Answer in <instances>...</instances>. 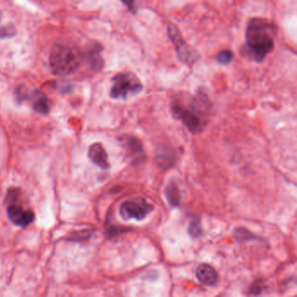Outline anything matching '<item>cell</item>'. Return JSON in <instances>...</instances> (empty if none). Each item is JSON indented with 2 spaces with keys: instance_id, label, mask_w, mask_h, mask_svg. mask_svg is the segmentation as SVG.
I'll return each instance as SVG.
<instances>
[{
  "instance_id": "cell-6",
  "label": "cell",
  "mask_w": 297,
  "mask_h": 297,
  "mask_svg": "<svg viewBox=\"0 0 297 297\" xmlns=\"http://www.w3.org/2000/svg\"><path fill=\"white\" fill-rule=\"evenodd\" d=\"M168 36L176 49L178 59L187 65H193L198 59V53L184 41L176 25L170 24L167 28Z\"/></svg>"
},
{
  "instance_id": "cell-3",
  "label": "cell",
  "mask_w": 297,
  "mask_h": 297,
  "mask_svg": "<svg viewBox=\"0 0 297 297\" xmlns=\"http://www.w3.org/2000/svg\"><path fill=\"white\" fill-rule=\"evenodd\" d=\"M84 55L80 50L69 45L57 44L50 53V67L58 76H68L81 67Z\"/></svg>"
},
{
  "instance_id": "cell-16",
  "label": "cell",
  "mask_w": 297,
  "mask_h": 297,
  "mask_svg": "<svg viewBox=\"0 0 297 297\" xmlns=\"http://www.w3.org/2000/svg\"><path fill=\"white\" fill-rule=\"evenodd\" d=\"M233 57H234V53L232 51L224 50V51H221L218 53V55L216 56V60L221 65H227V64L231 62Z\"/></svg>"
},
{
  "instance_id": "cell-15",
  "label": "cell",
  "mask_w": 297,
  "mask_h": 297,
  "mask_svg": "<svg viewBox=\"0 0 297 297\" xmlns=\"http://www.w3.org/2000/svg\"><path fill=\"white\" fill-rule=\"evenodd\" d=\"M234 236L239 241H249V240H254L256 238L254 234H252L243 228L235 229L234 231Z\"/></svg>"
},
{
  "instance_id": "cell-17",
  "label": "cell",
  "mask_w": 297,
  "mask_h": 297,
  "mask_svg": "<svg viewBox=\"0 0 297 297\" xmlns=\"http://www.w3.org/2000/svg\"><path fill=\"white\" fill-rule=\"evenodd\" d=\"M16 34L15 28L13 25H7L0 28V38L13 37Z\"/></svg>"
},
{
  "instance_id": "cell-8",
  "label": "cell",
  "mask_w": 297,
  "mask_h": 297,
  "mask_svg": "<svg viewBox=\"0 0 297 297\" xmlns=\"http://www.w3.org/2000/svg\"><path fill=\"white\" fill-rule=\"evenodd\" d=\"M22 99H30L31 100L32 108L41 115H47L51 108V101L48 97L41 91H32L31 93H25V91L20 92Z\"/></svg>"
},
{
  "instance_id": "cell-5",
  "label": "cell",
  "mask_w": 297,
  "mask_h": 297,
  "mask_svg": "<svg viewBox=\"0 0 297 297\" xmlns=\"http://www.w3.org/2000/svg\"><path fill=\"white\" fill-rule=\"evenodd\" d=\"M19 195V193L17 192V189H13V191H9L7 194V214L12 222L17 226L25 228L34 220V213L31 209H25L20 204L18 200Z\"/></svg>"
},
{
  "instance_id": "cell-20",
  "label": "cell",
  "mask_w": 297,
  "mask_h": 297,
  "mask_svg": "<svg viewBox=\"0 0 297 297\" xmlns=\"http://www.w3.org/2000/svg\"><path fill=\"white\" fill-rule=\"evenodd\" d=\"M1 17H2V15H1V13H0V20H1Z\"/></svg>"
},
{
  "instance_id": "cell-7",
  "label": "cell",
  "mask_w": 297,
  "mask_h": 297,
  "mask_svg": "<svg viewBox=\"0 0 297 297\" xmlns=\"http://www.w3.org/2000/svg\"><path fill=\"white\" fill-rule=\"evenodd\" d=\"M154 210V206L144 199L125 201L120 207V214L125 220H141Z\"/></svg>"
},
{
  "instance_id": "cell-13",
  "label": "cell",
  "mask_w": 297,
  "mask_h": 297,
  "mask_svg": "<svg viewBox=\"0 0 297 297\" xmlns=\"http://www.w3.org/2000/svg\"><path fill=\"white\" fill-rule=\"evenodd\" d=\"M125 144L127 145V149L129 150L131 155H138L139 154H142L143 147L141 143L139 140L134 137H128L125 141Z\"/></svg>"
},
{
  "instance_id": "cell-2",
  "label": "cell",
  "mask_w": 297,
  "mask_h": 297,
  "mask_svg": "<svg viewBox=\"0 0 297 297\" xmlns=\"http://www.w3.org/2000/svg\"><path fill=\"white\" fill-rule=\"evenodd\" d=\"M276 28L266 19L254 18L249 20L246 30V46L257 62H262L275 47Z\"/></svg>"
},
{
  "instance_id": "cell-14",
  "label": "cell",
  "mask_w": 297,
  "mask_h": 297,
  "mask_svg": "<svg viewBox=\"0 0 297 297\" xmlns=\"http://www.w3.org/2000/svg\"><path fill=\"white\" fill-rule=\"evenodd\" d=\"M202 233L201 226V220L198 217H194L189 227V234L193 238H197Z\"/></svg>"
},
{
  "instance_id": "cell-10",
  "label": "cell",
  "mask_w": 297,
  "mask_h": 297,
  "mask_svg": "<svg viewBox=\"0 0 297 297\" xmlns=\"http://www.w3.org/2000/svg\"><path fill=\"white\" fill-rule=\"evenodd\" d=\"M195 275H196L199 282L203 285H206V286H209V287L216 284L218 279H219L216 270H214L213 267L206 264V263H202L197 267Z\"/></svg>"
},
{
  "instance_id": "cell-1",
  "label": "cell",
  "mask_w": 297,
  "mask_h": 297,
  "mask_svg": "<svg viewBox=\"0 0 297 297\" xmlns=\"http://www.w3.org/2000/svg\"><path fill=\"white\" fill-rule=\"evenodd\" d=\"M173 117L181 121L191 133H200L207 126L210 102L207 95L198 93L195 96L178 97L171 104Z\"/></svg>"
},
{
  "instance_id": "cell-19",
  "label": "cell",
  "mask_w": 297,
  "mask_h": 297,
  "mask_svg": "<svg viewBox=\"0 0 297 297\" xmlns=\"http://www.w3.org/2000/svg\"><path fill=\"white\" fill-rule=\"evenodd\" d=\"M121 1L129 10H133L135 8L134 0H121Z\"/></svg>"
},
{
  "instance_id": "cell-4",
  "label": "cell",
  "mask_w": 297,
  "mask_h": 297,
  "mask_svg": "<svg viewBox=\"0 0 297 297\" xmlns=\"http://www.w3.org/2000/svg\"><path fill=\"white\" fill-rule=\"evenodd\" d=\"M110 96L113 99H127V97L140 93L143 86L139 78L131 72H121L113 78Z\"/></svg>"
},
{
  "instance_id": "cell-11",
  "label": "cell",
  "mask_w": 297,
  "mask_h": 297,
  "mask_svg": "<svg viewBox=\"0 0 297 297\" xmlns=\"http://www.w3.org/2000/svg\"><path fill=\"white\" fill-rule=\"evenodd\" d=\"M165 197L167 199L168 204L172 207H177L180 206V190L177 187L176 183L171 180L167 183L164 190Z\"/></svg>"
},
{
  "instance_id": "cell-9",
  "label": "cell",
  "mask_w": 297,
  "mask_h": 297,
  "mask_svg": "<svg viewBox=\"0 0 297 297\" xmlns=\"http://www.w3.org/2000/svg\"><path fill=\"white\" fill-rule=\"evenodd\" d=\"M88 157L93 164L102 169H107L109 167L108 155L102 144L94 143L90 145L88 150Z\"/></svg>"
},
{
  "instance_id": "cell-12",
  "label": "cell",
  "mask_w": 297,
  "mask_h": 297,
  "mask_svg": "<svg viewBox=\"0 0 297 297\" xmlns=\"http://www.w3.org/2000/svg\"><path fill=\"white\" fill-rule=\"evenodd\" d=\"M101 50L99 49V47H93L91 48L87 53V60L90 63L91 66L93 67L94 70H100L103 66V59L99 55Z\"/></svg>"
},
{
  "instance_id": "cell-18",
  "label": "cell",
  "mask_w": 297,
  "mask_h": 297,
  "mask_svg": "<svg viewBox=\"0 0 297 297\" xmlns=\"http://www.w3.org/2000/svg\"><path fill=\"white\" fill-rule=\"evenodd\" d=\"M263 287L262 282H254V284L251 286L249 288V294H260L263 292Z\"/></svg>"
}]
</instances>
